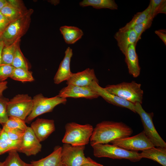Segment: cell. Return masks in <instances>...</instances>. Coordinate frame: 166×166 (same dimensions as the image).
Wrapping results in <instances>:
<instances>
[{
  "label": "cell",
  "mask_w": 166,
  "mask_h": 166,
  "mask_svg": "<svg viewBox=\"0 0 166 166\" xmlns=\"http://www.w3.org/2000/svg\"><path fill=\"white\" fill-rule=\"evenodd\" d=\"M9 100L8 99L0 97V124L2 126L7 121L9 117L7 113V105Z\"/></svg>",
  "instance_id": "cell-32"
},
{
  "label": "cell",
  "mask_w": 166,
  "mask_h": 166,
  "mask_svg": "<svg viewBox=\"0 0 166 166\" xmlns=\"http://www.w3.org/2000/svg\"><path fill=\"white\" fill-rule=\"evenodd\" d=\"M42 146L30 127L25 131L17 151L29 156L35 155L41 151Z\"/></svg>",
  "instance_id": "cell-11"
},
{
  "label": "cell",
  "mask_w": 166,
  "mask_h": 166,
  "mask_svg": "<svg viewBox=\"0 0 166 166\" xmlns=\"http://www.w3.org/2000/svg\"><path fill=\"white\" fill-rule=\"evenodd\" d=\"M141 85L134 81L108 85L104 88L108 92L134 104L142 103L144 92Z\"/></svg>",
  "instance_id": "cell-3"
},
{
  "label": "cell",
  "mask_w": 166,
  "mask_h": 166,
  "mask_svg": "<svg viewBox=\"0 0 166 166\" xmlns=\"http://www.w3.org/2000/svg\"><path fill=\"white\" fill-rule=\"evenodd\" d=\"M66 81L67 85L88 87L93 81H99L94 69L87 68L81 72L72 73L71 77Z\"/></svg>",
  "instance_id": "cell-15"
},
{
  "label": "cell",
  "mask_w": 166,
  "mask_h": 166,
  "mask_svg": "<svg viewBox=\"0 0 166 166\" xmlns=\"http://www.w3.org/2000/svg\"><path fill=\"white\" fill-rule=\"evenodd\" d=\"M20 40L21 39H19L10 45H4L2 52L1 65H12L17 47Z\"/></svg>",
  "instance_id": "cell-24"
},
{
  "label": "cell",
  "mask_w": 166,
  "mask_h": 166,
  "mask_svg": "<svg viewBox=\"0 0 166 166\" xmlns=\"http://www.w3.org/2000/svg\"><path fill=\"white\" fill-rule=\"evenodd\" d=\"M0 166H4V162L0 161Z\"/></svg>",
  "instance_id": "cell-44"
},
{
  "label": "cell",
  "mask_w": 166,
  "mask_h": 166,
  "mask_svg": "<svg viewBox=\"0 0 166 166\" xmlns=\"http://www.w3.org/2000/svg\"><path fill=\"white\" fill-rule=\"evenodd\" d=\"M136 113L140 116L144 133L155 147H166V143L158 134L153 122V113H148L143 109L141 104H135Z\"/></svg>",
  "instance_id": "cell-7"
},
{
  "label": "cell",
  "mask_w": 166,
  "mask_h": 166,
  "mask_svg": "<svg viewBox=\"0 0 166 166\" xmlns=\"http://www.w3.org/2000/svg\"><path fill=\"white\" fill-rule=\"evenodd\" d=\"M93 154L97 157H108L113 159H128L132 162L140 161V153L128 151L113 144H98L92 146Z\"/></svg>",
  "instance_id": "cell-5"
},
{
  "label": "cell",
  "mask_w": 166,
  "mask_h": 166,
  "mask_svg": "<svg viewBox=\"0 0 166 166\" xmlns=\"http://www.w3.org/2000/svg\"><path fill=\"white\" fill-rule=\"evenodd\" d=\"M60 30L65 42L68 44L75 43L83 35L81 30L74 26H62L60 27Z\"/></svg>",
  "instance_id": "cell-21"
},
{
  "label": "cell",
  "mask_w": 166,
  "mask_h": 166,
  "mask_svg": "<svg viewBox=\"0 0 166 166\" xmlns=\"http://www.w3.org/2000/svg\"><path fill=\"white\" fill-rule=\"evenodd\" d=\"M151 11L149 5L144 11L137 13L129 22L119 30H124L131 29L136 25L140 24L145 20L150 15Z\"/></svg>",
  "instance_id": "cell-25"
},
{
  "label": "cell",
  "mask_w": 166,
  "mask_h": 166,
  "mask_svg": "<svg viewBox=\"0 0 166 166\" xmlns=\"http://www.w3.org/2000/svg\"><path fill=\"white\" fill-rule=\"evenodd\" d=\"M14 69L11 65L0 66V82L5 81L8 78H10Z\"/></svg>",
  "instance_id": "cell-34"
},
{
  "label": "cell",
  "mask_w": 166,
  "mask_h": 166,
  "mask_svg": "<svg viewBox=\"0 0 166 166\" xmlns=\"http://www.w3.org/2000/svg\"><path fill=\"white\" fill-rule=\"evenodd\" d=\"M21 140L13 141L10 140L2 128L0 133V155L13 150H17Z\"/></svg>",
  "instance_id": "cell-23"
},
{
  "label": "cell",
  "mask_w": 166,
  "mask_h": 166,
  "mask_svg": "<svg viewBox=\"0 0 166 166\" xmlns=\"http://www.w3.org/2000/svg\"><path fill=\"white\" fill-rule=\"evenodd\" d=\"M8 4L7 0H0V11L5 6Z\"/></svg>",
  "instance_id": "cell-42"
},
{
  "label": "cell",
  "mask_w": 166,
  "mask_h": 166,
  "mask_svg": "<svg viewBox=\"0 0 166 166\" xmlns=\"http://www.w3.org/2000/svg\"><path fill=\"white\" fill-rule=\"evenodd\" d=\"M10 78L22 82H31L34 80L32 72L21 68H14Z\"/></svg>",
  "instance_id": "cell-28"
},
{
  "label": "cell",
  "mask_w": 166,
  "mask_h": 166,
  "mask_svg": "<svg viewBox=\"0 0 166 166\" xmlns=\"http://www.w3.org/2000/svg\"><path fill=\"white\" fill-rule=\"evenodd\" d=\"M25 121L15 117H10L3 127L8 129H14L25 131L28 126Z\"/></svg>",
  "instance_id": "cell-30"
},
{
  "label": "cell",
  "mask_w": 166,
  "mask_h": 166,
  "mask_svg": "<svg viewBox=\"0 0 166 166\" xmlns=\"http://www.w3.org/2000/svg\"><path fill=\"white\" fill-rule=\"evenodd\" d=\"M7 82L5 81L0 82V97L2 96L3 91L7 88Z\"/></svg>",
  "instance_id": "cell-41"
},
{
  "label": "cell",
  "mask_w": 166,
  "mask_h": 166,
  "mask_svg": "<svg viewBox=\"0 0 166 166\" xmlns=\"http://www.w3.org/2000/svg\"><path fill=\"white\" fill-rule=\"evenodd\" d=\"M155 32L166 45V32L165 30H156Z\"/></svg>",
  "instance_id": "cell-38"
},
{
  "label": "cell",
  "mask_w": 166,
  "mask_h": 166,
  "mask_svg": "<svg viewBox=\"0 0 166 166\" xmlns=\"http://www.w3.org/2000/svg\"><path fill=\"white\" fill-rule=\"evenodd\" d=\"M4 45V43L0 40V66L1 65L2 52Z\"/></svg>",
  "instance_id": "cell-43"
},
{
  "label": "cell",
  "mask_w": 166,
  "mask_h": 166,
  "mask_svg": "<svg viewBox=\"0 0 166 166\" xmlns=\"http://www.w3.org/2000/svg\"><path fill=\"white\" fill-rule=\"evenodd\" d=\"M73 55L72 49L68 47L65 51V56L54 77V83L55 84H58L67 81L71 77L73 73L71 71L70 65Z\"/></svg>",
  "instance_id": "cell-16"
},
{
  "label": "cell",
  "mask_w": 166,
  "mask_h": 166,
  "mask_svg": "<svg viewBox=\"0 0 166 166\" xmlns=\"http://www.w3.org/2000/svg\"><path fill=\"white\" fill-rule=\"evenodd\" d=\"M88 87L107 102L117 106L127 108L136 113L135 104L108 92L99 85V81H94Z\"/></svg>",
  "instance_id": "cell-12"
},
{
  "label": "cell",
  "mask_w": 166,
  "mask_h": 166,
  "mask_svg": "<svg viewBox=\"0 0 166 166\" xmlns=\"http://www.w3.org/2000/svg\"><path fill=\"white\" fill-rule=\"evenodd\" d=\"M154 18L151 15L143 22L135 25L132 29L136 32L137 36V42L141 39L142 34L151 26Z\"/></svg>",
  "instance_id": "cell-31"
},
{
  "label": "cell",
  "mask_w": 166,
  "mask_h": 166,
  "mask_svg": "<svg viewBox=\"0 0 166 166\" xmlns=\"http://www.w3.org/2000/svg\"><path fill=\"white\" fill-rule=\"evenodd\" d=\"M136 46L134 44L130 45L124 54L128 73L134 78L138 77L140 72V68L136 50Z\"/></svg>",
  "instance_id": "cell-18"
},
{
  "label": "cell",
  "mask_w": 166,
  "mask_h": 166,
  "mask_svg": "<svg viewBox=\"0 0 166 166\" xmlns=\"http://www.w3.org/2000/svg\"><path fill=\"white\" fill-rule=\"evenodd\" d=\"M16 150L9 152L8 156L4 161V166H33L30 164L26 163L20 158Z\"/></svg>",
  "instance_id": "cell-27"
},
{
  "label": "cell",
  "mask_w": 166,
  "mask_h": 166,
  "mask_svg": "<svg viewBox=\"0 0 166 166\" xmlns=\"http://www.w3.org/2000/svg\"><path fill=\"white\" fill-rule=\"evenodd\" d=\"M2 128H1L0 127V133L1 131L2 130Z\"/></svg>",
  "instance_id": "cell-45"
},
{
  "label": "cell",
  "mask_w": 166,
  "mask_h": 166,
  "mask_svg": "<svg viewBox=\"0 0 166 166\" xmlns=\"http://www.w3.org/2000/svg\"><path fill=\"white\" fill-rule=\"evenodd\" d=\"M31 128L41 142L47 139L55 130L53 120L38 118L31 124Z\"/></svg>",
  "instance_id": "cell-14"
},
{
  "label": "cell",
  "mask_w": 166,
  "mask_h": 166,
  "mask_svg": "<svg viewBox=\"0 0 166 166\" xmlns=\"http://www.w3.org/2000/svg\"><path fill=\"white\" fill-rule=\"evenodd\" d=\"M11 65L14 68L26 70L30 69L28 63L20 49L19 44L17 47Z\"/></svg>",
  "instance_id": "cell-29"
},
{
  "label": "cell",
  "mask_w": 166,
  "mask_h": 166,
  "mask_svg": "<svg viewBox=\"0 0 166 166\" xmlns=\"http://www.w3.org/2000/svg\"><path fill=\"white\" fill-rule=\"evenodd\" d=\"M7 1L8 3L18 9L24 11H26L28 10L24 6L23 2L22 1L17 0Z\"/></svg>",
  "instance_id": "cell-37"
},
{
  "label": "cell",
  "mask_w": 166,
  "mask_h": 166,
  "mask_svg": "<svg viewBox=\"0 0 166 166\" xmlns=\"http://www.w3.org/2000/svg\"><path fill=\"white\" fill-rule=\"evenodd\" d=\"M33 105V99L31 97L27 94H17L8 102V115L25 121L32 110Z\"/></svg>",
  "instance_id": "cell-8"
},
{
  "label": "cell",
  "mask_w": 166,
  "mask_h": 166,
  "mask_svg": "<svg viewBox=\"0 0 166 166\" xmlns=\"http://www.w3.org/2000/svg\"><path fill=\"white\" fill-rule=\"evenodd\" d=\"M83 7L91 6L96 9L107 8L117 10L118 6L114 0H83L79 3Z\"/></svg>",
  "instance_id": "cell-22"
},
{
  "label": "cell",
  "mask_w": 166,
  "mask_h": 166,
  "mask_svg": "<svg viewBox=\"0 0 166 166\" xmlns=\"http://www.w3.org/2000/svg\"><path fill=\"white\" fill-rule=\"evenodd\" d=\"M114 37L118 47L124 54L130 45L134 44L136 45L137 42V35L132 29L124 30H119Z\"/></svg>",
  "instance_id": "cell-17"
},
{
  "label": "cell",
  "mask_w": 166,
  "mask_h": 166,
  "mask_svg": "<svg viewBox=\"0 0 166 166\" xmlns=\"http://www.w3.org/2000/svg\"><path fill=\"white\" fill-rule=\"evenodd\" d=\"M2 128L6 133L9 138L13 141L21 140L25 131L14 129H8L3 127Z\"/></svg>",
  "instance_id": "cell-33"
},
{
  "label": "cell",
  "mask_w": 166,
  "mask_h": 166,
  "mask_svg": "<svg viewBox=\"0 0 166 166\" xmlns=\"http://www.w3.org/2000/svg\"><path fill=\"white\" fill-rule=\"evenodd\" d=\"M159 13H166V1L164 0L160 5L156 12V16Z\"/></svg>",
  "instance_id": "cell-39"
},
{
  "label": "cell",
  "mask_w": 166,
  "mask_h": 166,
  "mask_svg": "<svg viewBox=\"0 0 166 166\" xmlns=\"http://www.w3.org/2000/svg\"><path fill=\"white\" fill-rule=\"evenodd\" d=\"M33 12L32 9L28 10L23 16L10 23L0 36V40L5 45L13 43L21 39L27 31L31 22V16Z\"/></svg>",
  "instance_id": "cell-4"
},
{
  "label": "cell",
  "mask_w": 166,
  "mask_h": 166,
  "mask_svg": "<svg viewBox=\"0 0 166 166\" xmlns=\"http://www.w3.org/2000/svg\"><path fill=\"white\" fill-rule=\"evenodd\" d=\"M65 128L62 142L73 146H85L88 144L94 129L90 124H81L74 122L67 123Z\"/></svg>",
  "instance_id": "cell-2"
},
{
  "label": "cell",
  "mask_w": 166,
  "mask_h": 166,
  "mask_svg": "<svg viewBox=\"0 0 166 166\" xmlns=\"http://www.w3.org/2000/svg\"><path fill=\"white\" fill-rule=\"evenodd\" d=\"M141 158L149 159L162 166H166V147H153L147 148L140 153Z\"/></svg>",
  "instance_id": "cell-19"
},
{
  "label": "cell",
  "mask_w": 166,
  "mask_h": 166,
  "mask_svg": "<svg viewBox=\"0 0 166 166\" xmlns=\"http://www.w3.org/2000/svg\"><path fill=\"white\" fill-rule=\"evenodd\" d=\"M110 143L126 150L137 152L155 147L145 135L143 130L135 136L116 139Z\"/></svg>",
  "instance_id": "cell-9"
},
{
  "label": "cell",
  "mask_w": 166,
  "mask_h": 166,
  "mask_svg": "<svg viewBox=\"0 0 166 166\" xmlns=\"http://www.w3.org/2000/svg\"><path fill=\"white\" fill-rule=\"evenodd\" d=\"M82 166H104L103 165L99 164L95 161L89 157V161L83 164Z\"/></svg>",
  "instance_id": "cell-40"
},
{
  "label": "cell",
  "mask_w": 166,
  "mask_h": 166,
  "mask_svg": "<svg viewBox=\"0 0 166 166\" xmlns=\"http://www.w3.org/2000/svg\"><path fill=\"white\" fill-rule=\"evenodd\" d=\"M132 129L122 122L104 121L94 128L90 140L91 146L97 144H106L116 139L129 136Z\"/></svg>",
  "instance_id": "cell-1"
},
{
  "label": "cell",
  "mask_w": 166,
  "mask_h": 166,
  "mask_svg": "<svg viewBox=\"0 0 166 166\" xmlns=\"http://www.w3.org/2000/svg\"><path fill=\"white\" fill-rule=\"evenodd\" d=\"M28 10L26 11H23L8 3L7 5L2 8L0 12L11 23L23 16L27 12Z\"/></svg>",
  "instance_id": "cell-26"
},
{
  "label": "cell",
  "mask_w": 166,
  "mask_h": 166,
  "mask_svg": "<svg viewBox=\"0 0 166 166\" xmlns=\"http://www.w3.org/2000/svg\"><path fill=\"white\" fill-rule=\"evenodd\" d=\"M1 35V34H0V36Z\"/></svg>",
  "instance_id": "cell-47"
},
{
  "label": "cell",
  "mask_w": 166,
  "mask_h": 166,
  "mask_svg": "<svg viewBox=\"0 0 166 166\" xmlns=\"http://www.w3.org/2000/svg\"><path fill=\"white\" fill-rule=\"evenodd\" d=\"M60 97L84 98L92 99L97 98L99 96L89 87H82L68 85L61 89L57 95Z\"/></svg>",
  "instance_id": "cell-13"
},
{
  "label": "cell",
  "mask_w": 166,
  "mask_h": 166,
  "mask_svg": "<svg viewBox=\"0 0 166 166\" xmlns=\"http://www.w3.org/2000/svg\"><path fill=\"white\" fill-rule=\"evenodd\" d=\"M62 147L58 146L47 156L31 162L33 166H63L61 160Z\"/></svg>",
  "instance_id": "cell-20"
},
{
  "label": "cell",
  "mask_w": 166,
  "mask_h": 166,
  "mask_svg": "<svg viewBox=\"0 0 166 166\" xmlns=\"http://www.w3.org/2000/svg\"><path fill=\"white\" fill-rule=\"evenodd\" d=\"M62 147L61 160L65 166H82L87 162L89 157L84 153L85 146H73L64 143Z\"/></svg>",
  "instance_id": "cell-10"
},
{
  "label": "cell",
  "mask_w": 166,
  "mask_h": 166,
  "mask_svg": "<svg viewBox=\"0 0 166 166\" xmlns=\"http://www.w3.org/2000/svg\"><path fill=\"white\" fill-rule=\"evenodd\" d=\"M10 22L0 12V34L1 35Z\"/></svg>",
  "instance_id": "cell-36"
},
{
  "label": "cell",
  "mask_w": 166,
  "mask_h": 166,
  "mask_svg": "<svg viewBox=\"0 0 166 166\" xmlns=\"http://www.w3.org/2000/svg\"><path fill=\"white\" fill-rule=\"evenodd\" d=\"M63 166H65V165H63Z\"/></svg>",
  "instance_id": "cell-46"
},
{
  "label": "cell",
  "mask_w": 166,
  "mask_h": 166,
  "mask_svg": "<svg viewBox=\"0 0 166 166\" xmlns=\"http://www.w3.org/2000/svg\"><path fill=\"white\" fill-rule=\"evenodd\" d=\"M32 99V110L25 121L27 123L40 115L52 112L56 106L60 104H65L67 101L66 98L60 97L57 95L47 97L41 93L34 96Z\"/></svg>",
  "instance_id": "cell-6"
},
{
  "label": "cell",
  "mask_w": 166,
  "mask_h": 166,
  "mask_svg": "<svg viewBox=\"0 0 166 166\" xmlns=\"http://www.w3.org/2000/svg\"><path fill=\"white\" fill-rule=\"evenodd\" d=\"M164 0H151L149 5L151 9V15L153 18L156 16V12Z\"/></svg>",
  "instance_id": "cell-35"
}]
</instances>
